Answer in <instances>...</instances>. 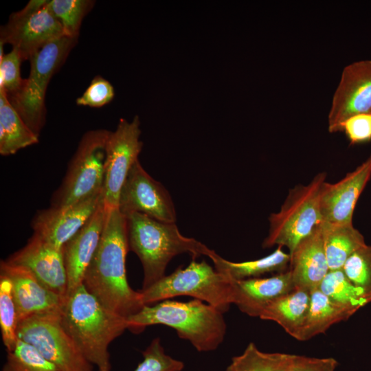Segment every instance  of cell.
Masks as SVG:
<instances>
[{
    "label": "cell",
    "mask_w": 371,
    "mask_h": 371,
    "mask_svg": "<svg viewBox=\"0 0 371 371\" xmlns=\"http://www.w3.org/2000/svg\"><path fill=\"white\" fill-rule=\"evenodd\" d=\"M100 243L85 272L82 284L102 304L128 318L144 306L139 291L126 277L129 251L126 217L118 209L106 210Z\"/></svg>",
    "instance_id": "6da1fadb"
},
{
    "label": "cell",
    "mask_w": 371,
    "mask_h": 371,
    "mask_svg": "<svg viewBox=\"0 0 371 371\" xmlns=\"http://www.w3.org/2000/svg\"><path fill=\"white\" fill-rule=\"evenodd\" d=\"M61 322L85 358L98 371H111L109 347L128 330L126 318L105 307L82 284L67 296Z\"/></svg>",
    "instance_id": "7a4b0ae2"
},
{
    "label": "cell",
    "mask_w": 371,
    "mask_h": 371,
    "mask_svg": "<svg viewBox=\"0 0 371 371\" xmlns=\"http://www.w3.org/2000/svg\"><path fill=\"white\" fill-rule=\"evenodd\" d=\"M126 319L128 330L135 334L152 325L171 327L179 337L188 341L199 352L216 350L227 330L223 313L197 299L188 302L166 300L146 305Z\"/></svg>",
    "instance_id": "3957f363"
},
{
    "label": "cell",
    "mask_w": 371,
    "mask_h": 371,
    "mask_svg": "<svg viewBox=\"0 0 371 371\" xmlns=\"http://www.w3.org/2000/svg\"><path fill=\"white\" fill-rule=\"evenodd\" d=\"M126 217L129 250L143 267L142 289L165 276L168 264L177 255L188 253L192 259L206 256L212 260L217 255L200 241L182 235L175 223L161 222L138 212Z\"/></svg>",
    "instance_id": "277c9868"
},
{
    "label": "cell",
    "mask_w": 371,
    "mask_h": 371,
    "mask_svg": "<svg viewBox=\"0 0 371 371\" xmlns=\"http://www.w3.org/2000/svg\"><path fill=\"white\" fill-rule=\"evenodd\" d=\"M139 292L144 306L182 295L205 302L223 313L234 304V282L205 260L194 259Z\"/></svg>",
    "instance_id": "5b68a950"
},
{
    "label": "cell",
    "mask_w": 371,
    "mask_h": 371,
    "mask_svg": "<svg viewBox=\"0 0 371 371\" xmlns=\"http://www.w3.org/2000/svg\"><path fill=\"white\" fill-rule=\"evenodd\" d=\"M326 174H317L306 185L289 192L280 210L269 217V229L262 247H286L291 254L298 243L322 222L320 199Z\"/></svg>",
    "instance_id": "8992f818"
},
{
    "label": "cell",
    "mask_w": 371,
    "mask_h": 371,
    "mask_svg": "<svg viewBox=\"0 0 371 371\" xmlns=\"http://www.w3.org/2000/svg\"><path fill=\"white\" fill-rule=\"evenodd\" d=\"M77 40L63 36L40 49L30 58V74L20 90L8 97L25 123L38 137L45 123V98L49 80L64 63Z\"/></svg>",
    "instance_id": "52a82bcc"
},
{
    "label": "cell",
    "mask_w": 371,
    "mask_h": 371,
    "mask_svg": "<svg viewBox=\"0 0 371 371\" xmlns=\"http://www.w3.org/2000/svg\"><path fill=\"white\" fill-rule=\"evenodd\" d=\"M110 132L94 129L83 135L62 183L52 196L50 207L70 206L102 192Z\"/></svg>",
    "instance_id": "ba28073f"
},
{
    "label": "cell",
    "mask_w": 371,
    "mask_h": 371,
    "mask_svg": "<svg viewBox=\"0 0 371 371\" xmlns=\"http://www.w3.org/2000/svg\"><path fill=\"white\" fill-rule=\"evenodd\" d=\"M17 335L61 371H93L63 327L61 314L26 319L19 323Z\"/></svg>",
    "instance_id": "9c48e42d"
},
{
    "label": "cell",
    "mask_w": 371,
    "mask_h": 371,
    "mask_svg": "<svg viewBox=\"0 0 371 371\" xmlns=\"http://www.w3.org/2000/svg\"><path fill=\"white\" fill-rule=\"evenodd\" d=\"M140 135V121L137 115L131 122L120 119L116 129L109 133L102 192L106 210L118 207L122 186L143 146Z\"/></svg>",
    "instance_id": "30bf717a"
},
{
    "label": "cell",
    "mask_w": 371,
    "mask_h": 371,
    "mask_svg": "<svg viewBox=\"0 0 371 371\" xmlns=\"http://www.w3.org/2000/svg\"><path fill=\"white\" fill-rule=\"evenodd\" d=\"M118 209L124 215L138 212L164 223H175L172 200L164 186L143 168L139 159L121 190Z\"/></svg>",
    "instance_id": "8fae6325"
},
{
    "label": "cell",
    "mask_w": 371,
    "mask_h": 371,
    "mask_svg": "<svg viewBox=\"0 0 371 371\" xmlns=\"http://www.w3.org/2000/svg\"><path fill=\"white\" fill-rule=\"evenodd\" d=\"M361 113H371V60L354 62L343 69L328 115V131H342L347 119Z\"/></svg>",
    "instance_id": "7c38bea8"
},
{
    "label": "cell",
    "mask_w": 371,
    "mask_h": 371,
    "mask_svg": "<svg viewBox=\"0 0 371 371\" xmlns=\"http://www.w3.org/2000/svg\"><path fill=\"white\" fill-rule=\"evenodd\" d=\"M48 2L30 14L12 13L1 27L0 43L10 44L23 60H30L43 46L64 36L62 25L51 12Z\"/></svg>",
    "instance_id": "4fadbf2b"
},
{
    "label": "cell",
    "mask_w": 371,
    "mask_h": 371,
    "mask_svg": "<svg viewBox=\"0 0 371 371\" xmlns=\"http://www.w3.org/2000/svg\"><path fill=\"white\" fill-rule=\"evenodd\" d=\"M102 192L70 206L50 207L38 211L31 221L34 234L63 250L66 243L84 226L102 203Z\"/></svg>",
    "instance_id": "5bb4252c"
},
{
    "label": "cell",
    "mask_w": 371,
    "mask_h": 371,
    "mask_svg": "<svg viewBox=\"0 0 371 371\" xmlns=\"http://www.w3.org/2000/svg\"><path fill=\"white\" fill-rule=\"evenodd\" d=\"M0 273L12 282L19 323L33 316L62 313L65 299L47 288L27 269L4 260Z\"/></svg>",
    "instance_id": "9a60e30c"
},
{
    "label": "cell",
    "mask_w": 371,
    "mask_h": 371,
    "mask_svg": "<svg viewBox=\"0 0 371 371\" xmlns=\"http://www.w3.org/2000/svg\"><path fill=\"white\" fill-rule=\"evenodd\" d=\"M5 260L27 269L47 288L66 299L67 275L62 249L33 234Z\"/></svg>",
    "instance_id": "2e32d148"
},
{
    "label": "cell",
    "mask_w": 371,
    "mask_h": 371,
    "mask_svg": "<svg viewBox=\"0 0 371 371\" xmlns=\"http://www.w3.org/2000/svg\"><path fill=\"white\" fill-rule=\"evenodd\" d=\"M371 177V155L339 181L323 185L320 206L323 222L351 224L359 196Z\"/></svg>",
    "instance_id": "e0dca14e"
},
{
    "label": "cell",
    "mask_w": 371,
    "mask_h": 371,
    "mask_svg": "<svg viewBox=\"0 0 371 371\" xmlns=\"http://www.w3.org/2000/svg\"><path fill=\"white\" fill-rule=\"evenodd\" d=\"M107 210L103 201L84 226L63 248L67 275V295L82 284L104 229Z\"/></svg>",
    "instance_id": "ac0fdd59"
},
{
    "label": "cell",
    "mask_w": 371,
    "mask_h": 371,
    "mask_svg": "<svg viewBox=\"0 0 371 371\" xmlns=\"http://www.w3.org/2000/svg\"><path fill=\"white\" fill-rule=\"evenodd\" d=\"M289 255L288 269L295 288L310 293L318 289L329 271L322 224L302 240Z\"/></svg>",
    "instance_id": "d6986e66"
},
{
    "label": "cell",
    "mask_w": 371,
    "mask_h": 371,
    "mask_svg": "<svg viewBox=\"0 0 371 371\" xmlns=\"http://www.w3.org/2000/svg\"><path fill=\"white\" fill-rule=\"evenodd\" d=\"M295 289L289 269L269 278L236 281L234 282V304L243 313L259 317L269 303Z\"/></svg>",
    "instance_id": "ffe728a7"
},
{
    "label": "cell",
    "mask_w": 371,
    "mask_h": 371,
    "mask_svg": "<svg viewBox=\"0 0 371 371\" xmlns=\"http://www.w3.org/2000/svg\"><path fill=\"white\" fill-rule=\"evenodd\" d=\"M357 310L335 302L319 289L311 292V301L305 322L295 339L308 341L326 333L333 325L349 319Z\"/></svg>",
    "instance_id": "44dd1931"
},
{
    "label": "cell",
    "mask_w": 371,
    "mask_h": 371,
    "mask_svg": "<svg viewBox=\"0 0 371 371\" xmlns=\"http://www.w3.org/2000/svg\"><path fill=\"white\" fill-rule=\"evenodd\" d=\"M310 301V292L295 289L269 303L260 313L259 318L277 323L295 339L305 322Z\"/></svg>",
    "instance_id": "7402d4cb"
},
{
    "label": "cell",
    "mask_w": 371,
    "mask_h": 371,
    "mask_svg": "<svg viewBox=\"0 0 371 371\" xmlns=\"http://www.w3.org/2000/svg\"><path fill=\"white\" fill-rule=\"evenodd\" d=\"M212 262L216 271L226 275L233 282H236L259 278L266 273L284 272L289 269L290 255L285 253L282 247H278L269 255L254 260L232 262L217 254Z\"/></svg>",
    "instance_id": "603a6c76"
},
{
    "label": "cell",
    "mask_w": 371,
    "mask_h": 371,
    "mask_svg": "<svg viewBox=\"0 0 371 371\" xmlns=\"http://www.w3.org/2000/svg\"><path fill=\"white\" fill-rule=\"evenodd\" d=\"M38 137L27 126L0 89V154L11 155L36 144Z\"/></svg>",
    "instance_id": "cb8c5ba5"
},
{
    "label": "cell",
    "mask_w": 371,
    "mask_h": 371,
    "mask_svg": "<svg viewBox=\"0 0 371 371\" xmlns=\"http://www.w3.org/2000/svg\"><path fill=\"white\" fill-rule=\"evenodd\" d=\"M322 229L329 270L341 269L348 258L366 245L363 235L352 223L322 222Z\"/></svg>",
    "instance_id": "d4e9b609"
},
{
    "label": "cell",
    "mask_w": 371,
    "mask_h": 371,
    "mask_svg": "<svg viewBox=\"0 0 371 371\" xmlns=\"http://www.w3.org/2000/svg\"><path fill=\"white\" fill-rule=\"evenodd\" d=\"M294 355L266 352L250 342L239 355L232 357L234 371H291Z\"/></svg>",
    "instance_id": "484cf974"
},
{
    "label": "cell",
    "mask_w": 371,
    "mask_h": 371,
    "mask_svg": "<svg viewBox=\"0 0 371 371\" xmlns=\"http://www.w3.org/2000/svg\"><path fill=\"white\" fill-rule=\"evenodd\" d=\"M318 289L333 300L357 311L371 302V296L354 285L342 269L329 270Z\"/></svg>",
    "instance_id": "4316f807"
},
{
    "label": "cell",
    "mask_w": 371,
    "mask_h": 371,
    "mask_svg": "<svg viewBox=\"0 0 371 371\" xmlns=\"http://www.w3.org/2000/svg\"><path fill=\"white\" fill-rule=\"evenodd\" d=\"M19 321L10 278L0 273V330L6 351H10L19 341Z\"/></svg>",
    "instance_id": "83f0119b"
},
{
    "label": "cell",
    "mask_w": 371,
    "mask_h": 371,
    "mask_svg": "<svg viewBox=\"0 0 371 371\" xmlns=\"http://www.w3.org/2000/svg\"><path fill=\"white\" fill-rule=\"evenodd\" d=\"M94 2L90 0H50L48 6L60 23L64 36L78 39L82 21Z\"/></svg>",
    "instance_id": "f1b7e54d"
},
{
    "label": "cell",
    "mask_w": 371,
    "mask_h": 371,
    "mask_svg": "<svg viewBox=\"0 0 371 371\" xmlns=\"http://www.w3.org/2000/svg\"><path fill=\"white\" fill-rule=\"evenodd\" d=\"M1 371H61L45 359L32 346L19 339L14 349L7 352Z\"/></svg>",
    "instance_id": "f546056e"
},
{
    "label": "cell",
    "mask_w": 371,
    "mask_h": 371,
    "mask_svg": "<svg viewBox=\"0 0 371 371\" xmlns=\"http://www.w3.org/2000/svg\"><path fill=\"white\" fill-rule=\"evenodd\" d=\"M342 269L354 285L371 296V246L366 244L354 252Z\"/></svg>",
    "instance_id": "4dcf8cb0"
},
{
    "label": "cell",
    "mask_w": 371,
    "mask_h": 371,
    "mask_svg": "<svg viewBox=\"0 0 371 371\" xmlns=\"http://www.w3.org/2000/svg\"><path fill=\"white\" fill-rule=\"evenodd\" d=\"M143 360L134 371H182L184 363L165 352L159 337L142 352Z\"/></svg>",
    "instance_id": "1f68e13d"
},
{
    "label": "cell",
    "mask_w": 371,
    "mask_h": 371,
    "mask_svg": "<svg viewBox=\"0 0 371 371\" xmlns=\"http://www.w3.org/2000/svg\"><path fill=\"white\" fill-rule=\"evenodd\" d=\"M22 60L14 48L0 57V89L5 91L8 97L17 93L22 87L24 80L20 72Z\"/></svg>",
    "instance_id": "d6a6232c"
},
{
    "label": "cell",
    "mask_w": 371,
    "mask_h": 371,
    "mask_svg": "<svg viewBox=\"0 0 371 371\" xmlns=\"http://www.w3.org/2000/svg\"><path fill=\"white\" fill-rule=\"evenodd\" d=\"M114 96L113 85L103 77L96 76L76 102L79 106L100 108L109 104Z\"/></svg>",
    "instance_id": "836d02e7"
},
{
    "label": "cell",
    "mask_w": 371,
    "mask_h": 371,
    "mask_svg": "<svg viewBox=\"0 0 371 371\" xmlns=\"http://www.w3.org/2000/svg\"><path fill=\"white\" fill-rule=\"evenodd\" d=\"M342 131L352 144L371 140V113H361L349 117L344 122Z\"/></svg>",
    "instance_id": "e575fe53"
},
{
    "label": "cell",
    "mask_w": 371,
    "mask_h": 371,
    "mask_svg": "<svg viewBox=\"0 0 371 371\" xmlns=\"http://www.w3.org/2000/svg\"><path fill=\"white\" fill-rule=\"evenodd\" d=\"M339 363L333 357L294 355L291 371H335Z\"/></svg>",
    "instance_id": "d590c367"
},
{
    "label": "cell",
    "mask_w": 371,
    "mask_h": 371,
    "mask_svg": "<svg viewBox=\"0 0 371 371\" xmlns=\"http://www.w3.org/2000/svg\"><path fill=\"white\" fill-rule=\"evenodd\" d=\"M225 371H234L233 369L229 366Z\"/></svg>",
    "instance_id": "8d00e7d4"
}]
</instances>
